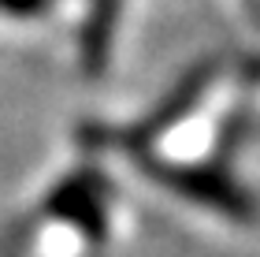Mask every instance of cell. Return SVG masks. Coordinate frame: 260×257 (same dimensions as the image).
Here are the masks:
<instances>
[{
  "label": "cell",
  "instance_id": "1",
  "mask_svg": "<svg viewBox=\"0 0 260 257\" xmlns=\"http://www.w3.org/2000/svg\"><path fill=\"white\" fill-rule=\"evenodd\" d=\"M149 175H156L160 183H168L171 190L186 194L197 205H208L223 216L234 220H253L256 216V202L253 194L238 186L227 172L219 168H193V164H160V160H149Z\"/></svg>",
  "mask_w": 260,
  "mask_h": 257
},
{
  "label": "cell",
  "instance_id": "3",
  "mask_svg": "<svg viewBox=\"0 0 260 257\" xmlns=\"http://www.w3.org/2000/svg\"><path fill=\"white\" fill-rule=\"evenodd\" d=\"M119 8L123 0H89V15L82 22V67L89 75L104 71V64H108Z\"/></svg>",
  "mask_w": 260,
  "mask_h": 257
},
{
  "label": "cell",
  "instance_id": "5",
  "mask_svg": "<svg viewBox=\"0 0 260 257\" xmlns=\"http://www.w3.org/2000/svg\"><path fill=\"white\" fill-rule=\"evenodd\" d=\"M52 0H0V11L4 15H15V19H30V15H41Z\"/></svg>",
  "mask_w": 260,
  "mask_h": 257
},
{
  "label": "cell",
  "instance_id": "2",
  "mask_svg": "<svg viewBox=\"0 0 260 257\" xmlns=\"http://www.w3.org/2000/svg\"><path fill=\"white\" fill-rule=\"evenodd\" d=\"M208 75H212V67H208V64L193 67V71L186 75L182 82L168 93V97H164V104H160V108L152 112V116H149V120L141 123V127H134V131H130V138H134L138 146H149V142H152V138H156L160 131H168V127H171L175 120H182V116H186V112H190L193 104H197V97L205 93Z\"/></svg>",
  "mask_w": 260,
  "mask_h": 257
},
{
  "label": "cell",
  "instance_id": "4",
  "mask_svg": "<svg viewBox=\"0 0 260 257\" xmlns=\"http://www.w3.org/2000/svg\"><path fill=\"white\" fill-rule=\"evenodd\" d=\"M52 213H60L67 220H78L86 227V235H101L104 220H101V197L93 194V186L86 179H71L63 186H56L52 202H49Z\"/></svg>",
  "mask_w": 260,
  "mask_h": 257
}]
</instances>
